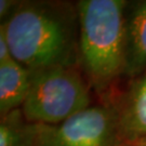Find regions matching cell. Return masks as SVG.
<instances>
[{
    "label": "cell",
    "mask_w": 146,
    "mask_h": 146,
    "mask_svg": "<svg viewBox=\"0 0 146 146\" xmlns=\"http://www.w3.org/2000/svg\"><path fill=\"white\" fill-rule=\"evenodd\" d=\"M21 1H13V0H1L0 1V16H1V23L5 22L10 17L15 10L19 8Z\"/></svg>",
    "instance_id": "9c48e42d"
},
{
    "label": "cell",
    "mask_w": 146,
    "mask_h": 146,
    "mask_svg": "<svg viewBox=\"0 0 146 146\" xmlns=\"http://www.w3.org/2000/svg\"><path fill=\"white\" fill-rule=\"evenodd\" d=\"M39 123L28 122L22 113L15 110L1 116L0 146H34Z\"/></svg>",
    "instance_id": "ba28073f"
},
{
    "label": "cell",
    "mask_w": 146,
    "mask_h": 146,
    "mask_svg": "<svg viewBox=\"0 0 146 146\" xmlns=\"http://www.w3.org/2000/svg\"><path fill=\"white\" fill-rule=\"evenodd\" d=\"M12 58V53H11L9 43L7 41L5 31L0 28V63L9 61Z\"/></svg>",
    "instance_id": "30bf717a"
},
{
    "label": "cell",
    "mask_w": 146,
    "mask_h": 146,
    "mask_svg": "<svg viewBox=\"0 0 146 146\" xmlns=\"http://www.w3.org/2000/svg\"><path fill=\"white\" fill-rule=\"evenodd\" d=\"M79 65L90 87L105 90L125 74V0H80Z\"/></svg>",
    "instance_id": "7a4b0ae2"
},
{
    "label": "cell",
    "mask_w": 146,
    "mask_h": 146,
    "mask_svg": "<svg viewBox=\"0 0 146 146\" xmlns=\"http://www.w3.org/2000/svg\"><path fill=\"white\" fill-rule=\"evenodd\" d=\"M127 8L125 75L135 78L146 69V1H137Z\"/></svg>",
    "instance_id": "8992f818"
},
{
    "label": "cell",
    "mask_w": 146,
    "mask_h": 146,
    "mask_svg": "<svg viewBox=\"0 0 146 146\" xmlns=\"http://www.w3.org/2000/svg\"><path fill=\"white\" fill-rule=\"evenodd\" d=\"M31 84V72L21 63L14 58L0 63V115L22 108Z\"/></svg>",
    "instance_id": "52a82bcc"
},
{
    "label": "cell",
    "mask_w": 146,
    "mask_h": 146,
    "mask_svg": "<svg viewBox=\"0 0 146 146\" xmlns=\"http://www.w3.org/2000/svg\"><path fill=\"white\" fill-rule=\"evenodd\" d=\"M12 58L29 70L79 65L77 5L22 1L1 23Z\"/></svg>",
    "instance_id": "6da1fadb"
},
{
    "label": "cell",
    "mask_w": 146,
    "mask_h": 146,
    "mask_svg": "<svg viewBox=\"0 0 146 146\" xmlns=\"http://www.w3.org/2000/svg\"><path fill=\"white\" fill-rule=\"evenodd\" d=\"M34 146H129L114 105H91L58 125L39 123Z\"/></svg>",
    "instance_id": "277c9868"
},
{
    "label": "cell",
    "mask_w": 146,
    "mask_h": 146,
    "mask_svg": "<svg viewBox=\"0 0 146 146\" xmlns=\"http://www.w3.org/2000/svg\"><path fill=\"white\" fill-rule=\"evenodd\" d=\"M129 146H146V136L141 139L140 141L135 142V143H133V144H131Z\"/></svg>",
    "instance_id": "8fae6325"
},
{
    "label": "cell",
    "mask_w": 146,
    "mask_h": 146,
    "mask_svg": "<svg viewBox=\"0 0 146 146\" xmlns=\"http://www.w3.org/2000/svg\"><path fill=\"white\" fill-rule=\"evenodd\" d=\"M31 75V89L21 108L28 122L58 125L91 106V87L78 65L53 66Z\"/></svg>",
    "instance_id": "3957f363"
},
{
    "label": "cell",
    "mask_w": 146,
    "mask_h": 146,
    "mask_svg": "<svg viewBox=\"0 0 146 146\" xmlns=\"http://www.w3.org/2000/svg\"><path fill=\"white\" fill-rule=\"evenodd\" d=\"M123 141L131 145L146 136V69L133 79L114 105Z\"/></svg>",
    "instance_id": "5b68a950"
}]
</instances>
